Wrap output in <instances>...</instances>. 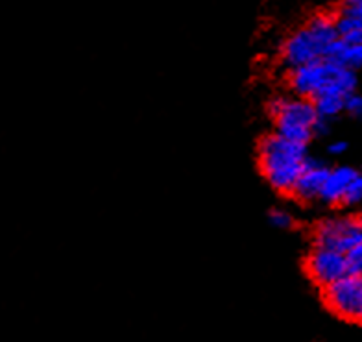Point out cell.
Segmentation results:
<instances>
[{
    "mask_svg": "<svg viewBox=\"0 0 362 342\" xmlns=\"http://www.w3.org/2000/svg\"><path fill=\"white\" fill-rule=\"evenodd\" d=\"M307 158V145L290 141L277 131L263 137L257 148L261 174L279 195H292Z\"/></svg>",
    "mask_w": 362,
    "mask_h": 342,
    "instance_id": "1",
    "label": "cell"
},
{
    "mask_svg": "<svg viewBox=\"0 0 362 342\" xmlns=\"http://www.w3.org/2000/svg\"><path fill=\"white\" fill-rule=\"evenodd\" d=\"M322 298L327 309L347 322L362 324V276H347L322 287Z\"/></svg>",
    "mask_w": 362,
    "mask_h": 342,
    "instance_id": "2",
    "label": "cell"
},
{
    "mask_svg": "<svg viewBox=\"0 0 362 342\" xmlns=\"http://www.w3.org/2000/svg\"><path fill=\"white\" fill-rule=\"evenodd\" d=\"M342 65L327 60H316L305 65L294 67L288 71V87L296 92L297 97L313 98L318 91L333 82V78Z\"/></svg>",
    "mask_w": 362,
    "mask_h": 342,
    "instance_id": "3",
    "label": "cell"
},
{
    "mask_svg": "<svg viewBox=\"0 0 362 342\" xmlns=\"http://www.w3.org/2000/svg\"><path fill=\"white\" fill-rule=\"evenodd\" d=\"M362 241L361 218H327L314 229V246L346 254Z\"/></svg>",
    "mask_w": 362,
    "mask_h": 342,
    "instance_id": "4",
    "label": "cell"
},
{
    "mask_svg": "<svg viewBox=\"0 0 362 342\" xmlns=\"http://www.w3.org/2000/svg\"><path fill=\"white\" fill-rule=\"evenodd\" d=\"M327 44L322 43L311 28L305 24L303 28L292 32L281 47V61L288 71L294 67L305 65L311 61L322 60Z\"/></svg>",
    "mask_w": 362,
    "mask_h": 342,
    "instance_id": "5",
    "label": "cell"
},
{
    "mask_svg": "<svg viewBox=\"0 0 362 342\" xmlns=\"http://www.w3.org/2000/svg\"><path fill=\"white\" fill-rule=\"evenodd\" d=\"M305 270L313 283H316L318 287H325V285L347 276L346 254L314 246L313 252L305 259Z\"/></svg>",
    "mask_w": 362,
    "mask_h": 342,
    "instance_id": "6",
    "label": "cell"
},
{
    "mask_svg": "<svg viewBox=\"0 0 362 342\" xmlns=\"http://www.w3.org/2000/svg\"><path fill=\"white\" fill-rule=\"evenodd\" d=\"M329 170L331 169L324 161L314 158H307L305 169H303L302 176L297 178L290 196H294V198H296L297 202H302V204H311V202L318 200Z\"/></svg>",
    "mask_w": 362,
    "mask_h": 342,
    "instance_id": "7",
    "label": "cell"
},
{
    "mask_svg": "<svg viewBox=\"0 0 362 342\" xmlns=\"http://www.w3.org/2000/svg\"><path fill=\"white\" fill-rule=\"evenodd\" d=\"M320 115L316 111V106L311 98H296L290 100L288 98L285 104V109L281 115L276 119V124H290V126H305V128H313Z\"/></svg>",
    "mask_w": 362,
    "mask_h": 342,
    "instance_id": "8",
    "label": "cell"
},
{
    "mask_svg": "<svg viewBox=\"0 0 362 342\" xmlns=\"http://www.w3.org/2000/svg\"><path fill=\"white\" fill-rule=\"evenodd\" d=\"M357 174V170L352 169V167H336V169L329 170L318 200H322L327 206H338V204H342V198H344L347 185L352 184Z\"/></svg>",
    "mask_w": 362,
    "mask_h": 342,
    "instance_id": "9",
    "label": "cell"
},
{
    "mask_svg": "<svg viewBox=\"0 0 362 342\" xmlns=\"http://www.w3.org/2000/svg\"><path fill=\"white\" fill-rule=\"evenodd\" d=\"M316 106V111L322 117H336L338 113L344 111V106H346V95H340V92L335 91H320L316 92L313 98H311Z\"/></svg>",
    "mask_w": 362,
    "mask_h": 342,
    "instance_id": "10",
    "label": "cell"
},
{
    "mask_svg": "<svg viewBox=\"0 0 362 342\" xmlns=\"http://www.w3.org/2000/svg\"><path fill=\"white\" fill-rule=\"evenodd\" d=\"M276 131L279 136L287 137L290 141L303 142L307 145L314 137L313 128H305V126H290V124H276Z\"/></svg>",
    "mask_w": 362,
    "mask_h": 342,
    "instance_id": "11",
    "label": "cell"
},
{
    "mask_svg": "<svg viewBox=\"0 0 362 342\" xmlns=\"http://www.w3.org/2000/svg\"><path fill=\"white\" fill-rule=\"evenodd\" d=\"M338 65H344L347 69H362V43L361 44H347L346 49L342 52L340 60H338Z\"/></svg>",
    "mask_w": 362,
    "mask_h": 342,
    "instance_id": "12",
    "label": "cell"
},
{
    "mask_svg": "<svg viewBox=\"0 0 362 342\" xmlns=\"http://www.w3.org/2000/svg\"><path fill=\"white\" fill-rule=\"evenodd\" d=\"M342 206H362V174H357L352 184L347 185L346 193H344V198H342Z\"/></svg>",
    "mask_w": 362,
    "mask_h": 342,
    "instance_id": "13",
    "label": "cell"
},
{
    "mask_svg": "<svg viewBox=\"0 0 362 342\" xmlns=\"http://www.w3.org/2000/svg\"><path fill=\"white\" fill-rule=\"evenodd\" d=\"M346 259H347V274L361 276L362 274V241H359L357 245L352 246V248L346 252Z\"/></svg>",
    "mask_w": 362,
    "mask_h": 342,
    "instance_id": "14",
    "label": "cell"
},
{
    "mask_svg": "<svg viewBox=\"0 0 362 342\" xmlns=\"http://www.w3.org/2000/svg\"><path fill=\"white\" fill-rule=\"evenodd\" d=\"M268 218H270L272 226H276L279 229L294 228V218H292L290 213L283 211V209H272Z\"/></svg>",
    "mask_w": 362,
    "mask_h": 342,
    "instance_id": "15",
    "label": "cell"
},
{
    "mask_svg": "<svg viewBox=\"0 0 362 342\" xmlns=\"http://www.w3.org/2000/svg\"><path fill=\"white\" fill-rule=\"evenodd\" d=\"M344 111L355 115V117H362V95H357L353 91L346 97V106H344Z\"/></svg>",
    "mask_w": 362,
    "mask_h": 342,
    "instance_id": "16",
    "label": "cell"
},
{
    "mask_svg": "<svg viewBox=\"0 0 362 342\" xmlns=\"http://www.w3.org/2000/svg\"><path fill=\"white\" fill-rule=\"evenodd\" d=\"M288 98L285 97H276V98H272L270 102L266 104V113L270 115L272 119L276 120L279 115H281V111L285 109V104H287Z\"/></svg>",
    "mask_w": 362,
    "mask_h": 342,
    "instance_id": "17",
    "label": "cell"
},
{
    "mask_svg": "<svg viewBox=\"0 0 362 342\" xmlns=\"http://www.w3.org/2000/svg\"><path fill=\"white\" fill-rule=\"evenodd\" d=\"M329 130H331L329 119L320 115L318 119H316V122L313 124V133H314V136H327V133H329Z\"/></svg>",
    "mask_w": 362,
    "mask_h": 342,
    "instance_id": "18",
    "label": "cell"
},
{
    "mask_svg": "<svg viewBox=\"0 0 362 342\" xmlns=\"http://www.w3.org/2000/svg\"><path fill=\"white\" fill-rule=\"evenodd\" d=\"M340 13H346V15H353V17H359V19H362V0L361 2H357V4L342 6Z\"/></svg>",
    "mask_w": 362,
    "mask_h": 342,
    "instance_id": "19",
    "label": "cell"
},
{
    "mask_svg": "<svg viewBox=\"0 0 362 342\" xmlns=\"http://www.w3.org/2000/svg\"><path fill=\"white\" fill-rule=\"evenodd\" d=\"M347 44H361L362 43V30H353V32H347L344 35H340Z\"/></svg>",
    "mask_w": 362,
    "mask_h": 342,
    "instance_id": "20",
    "label": "cell"
},
{
    "mask_svg": "<svg viewBox=\"0 0 362 342\" xmlns=\"http://www.w3.org/2000/svg\"><path fill=\"white\" fill-rule=\"evenodd\" d=\"M327 150H329L331 154H344L347 150V142H344V141H336V142H331L329 145V148H327Z\"/></svg>",
    "mask_w": 362,
    "mask_h": 342,
    "instance_id": "21",
    "label": "cell"
},
{
    "mask_svg": "<svg viewBox=\"0 0 362 342\" xmlns=\"http://www.w3.org/2000/svg\"><path fill=\"white\" fill-rule=\"evenodd\" d=\"M361 222H362V217H361Z\"/></svg>",
    "mask_w": 362,
    "mask_h": 342,
    "instance_id": "22",
    "label": "cell"
}]
</instances>
